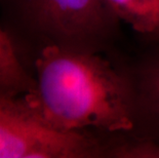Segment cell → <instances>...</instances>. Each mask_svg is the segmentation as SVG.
Instances as JSON below:
<instances>
[{"mask_svg":"<svg viewBox=\"0 0 159 158\" xmlns=\"http://www.w3.org/2000/svg\"><path fill=\"white\" fill-rule=\"evenodd\" d=\"M34 83L11 36L0 28V92L18 97L31 90Z\"/></svg>","mask_w":159,"mask_h":158,"instance_id":"obj_6","label":"cell"},{"mask_svg":"<svg viewBox=\"0 0 159 158\" xmlns=\"http://www.w3.org/2000/svg\"><path fill=\"white\" fill-rule=\"evenodd\" d=\"M34 66V86L21 99L49 126L99 137L131 132V87L123 67L102 52L57 45L40 47Z\"/></svg>","mask_w":159,"mask_h":158,"instance_id":"obj_1","label":"cell"},{"mask_svg":"<svg viewBox=\"0 0 159 158\" xmlns=\"http://www.w3.org/2000/svg\"><path fill=\"white\" fill-rule=\"evenodd\" d=\"M109 15L150 45L159 44V0H103Z\"/></svg>","mask_w":159,"mask_h":158,"instance_id":"obj_5","label":"cell"},{"mask_svg":"<svg viewBox=\"0 0 159 158\" xmlns=\"http://www.w3.org/2000/svg\"><path fill=\"white\" fill-rule=\"evenodd\" d=\"M123 69L130 82L134 120L125 134L159 142V44Z\"/></svg>","mask_w":159,"mask_h":158,"instance_id":"obj_4","label":"cell"},{"mask_svg":"<svg viewBox=\"0 0 159 158\" xmlns=\"http://www.w3.org/2000/svg\"><path fill=\"white\" fill-rule=\"evenodd\" d=\"M19 21L45 45L102 52L118 23L103 0H11ZM37 49V50H38Z\"/></svg>","mask_w":159,"mask_h":158,"instance_id":"obj_2","label":"cell"},{"mask_svg":"<svg viewBox=\"0 0 159 158\" xmlns=\"http://www.w3.org/2000/svg\"><path fill=\"white\" fill-rule=\"evenodd\" d=\"M102 138L49 126L21 97L0 92V158H101Z\"/></svg>","mask_w":159,"mask_h":158,"instance_id":"obj_3","label":"cell"},{"mask_svg":"<svg viewBox=\"0 0 159 158\" xmlns=\"http://www.w3.org/2000/svg\"><path fill=\"white\" fill-rule=\"evenodd\" d=\"M159 158V142L125 133L102 137V158Z\"/></svg>","mask_w":159,"mask_h":158,"instance_id":"obj_7","label":"cell"}]
</instances>
